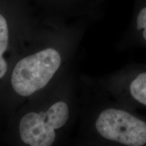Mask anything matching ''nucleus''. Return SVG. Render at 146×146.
Returning <instances> with one entry per match:
<instances>
[{"mask_svg": "<svg viewBox=\"0 0 146 146\" xmlns=\"http://www.w3.org/2000/svg\"><path fill=\"white\" fill-rule=\"evenodd\" d=\"M142 29H144V31H143V38L145 39V40L146 41V23L144 24L143 26L142 27Z\"/></svg>", "mask_w": 146, "mask_h": 146, "instance_id": "nucleus-6", "label": "nucleus"}, {"mask_svg": "<svg viewBox=\"0 0 146 146\" xmlns=\"http://www.w3.org/2000/svg\"><path fill=\"white\" fill-rule=\"evenodd\" d=\"M77 38L75 22L45 18L8 73L14 113L74 68Z\"/></svg>", "mask_w": 146, "mask_h": 146, "instance_id": "nucleus-1", "label": "nucleus"}, {"mask_svg": "<svg viewBox=\"0 0 146 146\" xmlns=\"http://www.w3.org/2000/svg\"><path fill=\"white\" fill-rule=\"evenodd\" d=\"M73 69L14 113L18 145L52 146L66 141L75 127L77 113Z\"/></svg>", "mask_w": 146, "mask_h": 146, "instance_id": "nucleus-2", "label": "nucleus"}, {"mask_svg": "<svg viewBox=\"0 0 146 146\" xmlns=\"http://www.w3.org/2000/svg\"><path fill=\"white\" fill-rule=\"evenodd\" d=\"M129 89L135 100L146 106V72L139 74L131 82Z\"/></svg>", "mask_w": 146, "mask_h": 146, "instance_id": "nucleus-5", "label": "nucleus"}, {"mask_svg": "<svg viewBox=\"0 0 146 146\" xmlns=\"http://www.w3.org/2000/svg\"><path fill=\"white\" fill-rule=\"evenodd\" d=\"M96 132L106 139L129 146L146 143V123L122 110H102L95 122Z\"/></svg>", "mask_w": 146, "mask_h": 146, "instance_id": "nucleus-3", "label": "nucleus"}, {"mask_svg": "<svg viewBox=\"0 0 146 146\" xmlns=\"http://www.w3.org/2000/svg\"><path fill=\"white\" fill-rule=\"evenodd\" d=\"M45 18L64 22H75L80 14V0H27Z\"/></svg>", "mask_w": 146, "mask_h": 146, "instance_id": "nucleus-4", "label": "nucleus"}]
</instances>
